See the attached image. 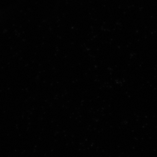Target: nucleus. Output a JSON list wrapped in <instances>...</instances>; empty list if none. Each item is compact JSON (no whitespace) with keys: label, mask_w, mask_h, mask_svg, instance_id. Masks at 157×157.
<instances>
[]
</instances>
